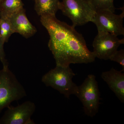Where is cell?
Masks as SVG:
<instances>
[{"instance_id": "6da1fadb", "label": "cell", "mask_w": 124, "mask_h": 124, "mask_svg": "<svg viewBox=\"0 0 124 124\" xmlns=\"http://www.w3.org/2000/svg\"><path fill=\"white\" fill-rule=\"evenodd\" d=\"M40 21L49 35L48 46L56 65L66 67L72 63L94 62L95 55L89 50L84 38L75 27L60 21L55 16H40Z\"/></svg>"}, {"instance_id": "7a4b0ae2", "label": "cell", "mask_w": 124, "mask_h": 124, "mask_svg": "<svg viewBox=\"0 0 124 124\" xmlns=\"http://www.w3.org/2000/svg\"><path fill=\"white\" fill-rule=\"evenodd\" d=\"M75 76L70 66L56 65L42 77L41 81L46 86L51 87L69 98L71 95L77 93L78 86L72 80Z\"/></svg>"}, {"instance_id": "3957f363", "label": "cell", "mask_w": 124, "mask_h": 124, "mask_svg": "<svg viewBox=\"0 0 124 124\" xmlns=\"http://www.w3.org/2000/svg\"><path fill=\"white\" fill-rule=\"evenodd\" d=\"M26 96L24 87L9 68L0 70V113L12 102Z\"/></svg>"}, {"instance_id": "277c9868", "label": "cell", "mask_w": 124, "mask_h": 124, "mask_svg": "<svg viewBox=\"0 0 124 124\" xmlns=\"http://www.w3.org/2000/svg\"><path fill=\"white\" fill-rule=\"evenodd\" d=\"M59 9L71 20L75 27L92 22L96 13L89 0H62Z\"/></svg>"}, {"instance_id": "5b68a950", "label": "cell", "mask_w": 124, "mask_h": 124, "mask_svg": "<svg viewBox=\"0 0 124 124\" xmlns=\"http://www.w3.org/2000/svg\"><path fill=\"white\" fill-rule=\"evenodd\" d=\"M76 96L82 102L85 115L93 117L98 112L100 93L94 75H89L82 84L78 86Z\"/></svg>"}, {"instance_id": "8992f818", "label": "cell", "mask_w": 124, "mask_h": 124, "mask_svg": "<svg viewBox=\"0 0 124 124\" xmlns=\"http://www.w3.org/2000/svg\"><path fill=\"white\" fill-rule=\"evenodd\" d=\"M121 9L122 12L119 15L108 10L96 11L91 22L96 25L98 32H105L117 36L124 35V7Z\"/></svg>"}, {"instance_id": "52a82bcc", "label": "cell", "mask_w": 124, "mask_h": 124, "mask_svg": "<svg viewBox=\"0 0 124 124\" xmlns=\"http://www.w3.org/2000/svg\"><path fill=\"white\" fill-rule=\"evenodd\" d=\"M124 43V38L120 39L117 36L108 32H98L93 41V52L95 57L108 60L117 50L119 46Z\"/></svg>"}, {"instance_id": "ba28073f", "label": "cell", "mask_w": 124, "mask_h": 124, "mask_svg": "<svg viewBox=\"0 0 124 124\" xmlns=\"http://www.w3.org/2000/svg\"><path fill=\"white\" fill-rule=\"evenodd\" d=\"M0 119V124H35L31 120L35 111V104L27 101L16 107L9 106Z\"/></svg>"}, {"instance_id": "9c48e42d", "label": "cell", "mask_w": 124, "mask_h": 124, "mask_svg": "<svg viewBox=\"0 0 124 124\" xmlns=\"http://www.w3.org/2000/svg\"><path fill=\"white\" fill-rule=\"evenodd\" d=\"M8 18L14 33H19L24 38H28L34 35L37 32L35 27L28 19L23 7Z\"/></svg>"}, {"instance_id": "30bf717a", "label": "cell", "mask_w": 124, "mask_h": 124, "mask_svg": "<svg viewBox=\"0 0 124 124\" xmlns=\"http://www.w3.org/2000/svg\"><path fill=\"white\" fill-rule=\"evenodd\" d=\"M111 68L110 70L103 72L101 77L121 102H124V73Z\"/></svg>"}, {"instance_id": "8fae6325", "label": "cell", "mask_w": 124, "mask_h": 124, "mask_svg": "<svg viewBox=\"0 0 124 124\" xmlns=\"http://www.w3.org/2000/svg\"><path fill=\"white\" fill-rule=\"evenodd\" d=\"M34 9L38 15L55 16L59 10V0H35Z\"/></svg>"}, {"instance_id": "7c38bea8", "label": "cell", "mask_w": 124, "mask_h": 124, "mask_svg": "<svg viewBox=\"0 0 124 124\" xmlns=\"http://www.w3.org/2000/svg\"><path fill=\"white\" fill-rule=\"evenodd\" d=\"M22 0H0V17L8 18L23 8Z\"/></svg>"}, {"instance_id": "4fadbf2b", "label": "cell", "mask_w": 124, "mask_h": 124, "mask_svg": "<svg viewBox=\"0 0 124 124\" xmlns=\"http://www.w3.org/2000/svg\"><path fill=\"white\" fill-rule=\"evenodd\" d=\"M15 33L8 18L0 17V38L3 44L8 41L9 38Z\"/></svg>"}, {"instance_id": "5bb4252c", "label": "cell", "mask_w": 124, "mask_h": 124, "mask_svg": "<svg viewBox=\"0 0 124 124\" xmlns=\"http://www.w3.org/2000/svg\"><path fill=\"white\" fill-rule=\"evenodd\" d=\"M95 10H107L115 13L114 0H89Z\"/></svg>"}, {"instance_id": "9a60e30c", "label": "cell", "mask_w": 124, "mask_h": 124, "mask_svg": "<svg viewBox=\"0 0 124 124\" xmlns=\"http://www.w3.org/2000/svg\"><path fill=\"white\" fill-rule=\"evenodd\" d=\"M111 61L117 62L122 67V71H124V50L122 49L116 51L110 57Z\"/></svg>"}, {"instance_id": "2e32d148", "label": "cell", "mask_w": 124, "mask_h": 124, "mask_svg": "<svg viewBox=\"0 0 124 124\" xmlns=\"http://www.w3.org/2000/svg\"><path fill=\"white\" fill-rule=\"evenodd\" d=\"M3 44L0 38V61L3 65V68H8L9 63L6 59L4 48Z\"/></svg>"}, {"instance_id": "e0dca14e", "label": "cell", "mask_w": 124, "mask_h": 124, "mask_svg": "<svg viewBox=\"0 0 124 124\" xmlns=\"http://www.w3.org/2000/svg\"></svg>"}]
</instances>
